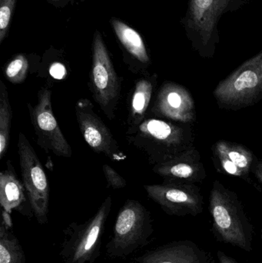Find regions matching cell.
I'll list each match as a JSON object with an SVG mask.
<instances>
[{
  "instance_id": "cell-1",
  "label": "cell",
  "mask_w": 262,
  "mask_h": 263,
  "mask_svg": "<svg viewBox=\"0 0 262 263\" xmlns=\"http://www.w3.org/2000/svg\"><path fill=\"white\" fill-rule=\"evenodd\" d=\"M126 139L146 155L152 166L195 146L191 125L155 117H146L138 127L127 129Z\"/></svg>"
},
{
  "instance_id": "cell-2",
  "label": "cell",
  "mask_w": 262,
  "mask_h": 263,
  "mask_svg": "<svg viewBox=\"0 0 262 263\" xmlns=\"http://www.w3.org/2000/svg\"><path fill=\"white\" fill-rule=\"evenodd\" d=\"M212 231L218 242L230 244L248 253L252 251L254 229L236 193L218 180L209 197Z\"/></svg>"
},
{
  "instance_id": "cell-3",
  "label": "cell",
  "mask_w": 262,
  "mask_h": 263,
  "mask_svg": "<svg viewBox=\"0 0 262 263\" xmlns=\"http://www.w3.org/2000/svg\"><path fill=\"white\" fill-rule=\"evenodd\" d=\"M245 0H189L181 20L192 49L204 59L213 58L220 42L218 23L227 12H235Z\"/></svg>"
},
{
  "instance_id": "cell-4",
  "label": "cell",
  "mask_w": 262,
  "mask_h": 263,
  "mask_svg": "<svg viewBox=\"0 0 262 263\" xmlns=\"http://www.w3.org/2000/svg\"><path fill=\"white\" fill-rule=\"evenodd\" d=\"M153 233L149 210L139 201L128 199L118 212L106 253L113 259H126L147 245Z\"/></svg>"
},
{
  "instance_id": "cell-5",
  "label": "cell",
  "mask_w": 262,
  "mask_h": 263,
  "mask_svg": "<svg viewBox=\"0 0 262 263\" xmlns=\"http://www.w3.org/2000/svg\"><path fill=\"white\" fill-rule=\"evenodd\" d=\"M213 96L219 108L228 110L258 103L262 99V50L219 82Z\"/></svg>"
},
{
  "instance_id": "cell-6",
  "label": "cell",
  "mask_w": 262,
  "mask_h": 263,
  "mask_svg": "<svg viewBox=\"0 0 262 263\" xmlns=\"http://www.w3.org/2000/svg\"><path fill=\"white\" fill-rule=\"evenodd\" d=\"M112 199L108 196L92 218L78 224L72 222L64 233L60 256L63 263H94L99 256L102 236L112 210Z\"/></svg>"
},
{
  "instance_id": "cell-7",
  "label": "cell",
  "mask_w": 262,
  "mask_h": 263,
  "mask_svg": "<svg viewBox=\"0 0 262 263\" xmlns=\"http://www.w3.org/2000/svg\"><path fill=\"white\" fill-rule=\"evenodd\" d=\"M89 85L92 97L100 109L109 120H114L121 97L122 79L115 71L104 40L98 30L95 31L92 41Z\"/></svg>"
},
{
  "instance_id": "cell-8",
  "label": "cell",
  "mask_w": 262,
  "mask_h": 263,
  "mask_svg": "<svg viewBox=\"0 0 262 263\" xmlns=\"http://www.w3.org/2000/svg\"><path fill=\"white\" fill-rule=\"evenodd\" d=\"M18 154L23 183L27 193L31 210L37 222L47 223L49 207V180L33 146L23 133L18 136Z\"/></svg>"
},
{
  "instance_id": "cell-9",
  "label": "cell",
  "mask_w": 262,
  "mask_h": 263,
  "mask_svg": "<svg viewBox=\"0 0 262 263\" xmlns=\"http://www.w3.org/2000/svg\"><path fill=\"white\" fill-rule=\"evenodd\" d=\"M31 123L36 136L37 144L47 153L58 157L70 158L72 150L58 126L52 111V91L40 88L35 105L28 103Z\"/></svg>"
},
{
  "instance_id": "cell-10",
  "label": "cell",
  "mask_w": 262,
  "mask_h": 263,
  "mask_svg": "<svg viewBox=\"0 0 262 263\" xmlns=\"http://www.w3.org/2000/svg\"><path fill=\"white\" fill-rule=\"evenodd\" d=\"M148 196L169 216H196L203 211V196L195 184L166 182L145 185Z\"/></svg>"
},
{
  "instance_id": "cell-11",
  "label": "cell",
  "mask_w": 262,
  "mask_h": 263,
  "mask_svg": "<svg viewBox=\"0 0 262 263\" xmlns=\"http://www.w3.org/2000/svg\"><path fill=\"white\" fill-rule=\"evenodd\" d=\"M147 117L191 125L196 121L195 100L185 86L164 82L155 92Z\"/></svg>"
},
{
  "instance_id": "cell-12",
  "label": "cell",
  "mask_w": 262,
  "mask_h": 263,
  "mask_svg": "<svg viewBox=\"0 0 262 263\" xmlns=\"http://www.w3.org/2000/svg\"><path fill=\"white\" fill-rule=\"evenodd\" d=\"M75 117L85 142L95 153L115 161L126 158L110 129L94 110L92 102L82 98L75 106Z\"/></svg>"
},
{
  "instance_id": "cell-13",
  "label": "cell",
  "mask_w": 262,
  "mask_h": 263,
  "mask_svg": "<svg viewBox=\"0 0 262 263\" xmlns=\"http://www.w3.org/2000/svg\"><path fill=\"white\" fill-rule=\"evenodd\" d=\"M152 171L166 182L195 184L203 182L207 176L201 155L195 146L153 165Z\"/></svg>"
},
{
  "instance_id": "cell-14",
  "label": "cell",
  "mask_w": 262,
  "mask_h": 263,
  "mask_svg": "<svg viewBox=\"0 0 262 263\" xmlns=\"http://www.w3.org/2000/svg\"><path fill=\"white\" fill-rule=\"evenodd\" d=\"M136 263H215L210 253L191 240L169 242L148 251Z\"/></svg>"
},
{
  "instance_id": "cell-15",
  "label": "cell",
  "mask_w": 262,
  "mask_h": 263,
  "mask_svg": "<svg viewBox=\"0 0 262 263\" xmlns=\"http://www.w3.org/2000/svg\"><path fill=\"white\" fill-rule=\"evenodd\" d=\"M158 75L143 73L135 82L128 103L127 129L138 127L147 117L156 92Z\"/></svg>"
},
{
  "instance_id": "cell-16",
  "label": "cell",
  "mask_w": 262,
  "mask_h": 263,
  "mask_svg": "<svg viewBox=\"0 0 262 263\" xmlns=\"http://www.w3.org/2000/svg\"><path fill=\"white\" fill-rule=\"evenodd\" d=\"M114 32L128 57L131 70L134 72H147L146 69L150 66L151 60L147 48L142 35L135 29L121 20H111Z\"/></svg>"
},
{
  "instance_id": "cell-17",
  "label": "cell",
  "mask_w": 262,
  "mask_h": 263,
  "mask_svg": "<svg viewBox=\"0 0 262 263\" xmlns=\"http://www.w3.org/2000/svg\"><path fill=\"white\" fill-rule=\"evenodd\" d=\"M26 193L24 184L18 180L10 160L8 161L6 170L0 173V204L3 211L11 214L13 210L23 213L26 203Z\"/></svg>"
},
{
  "instance_id": "cell-18",
  "label": "cell",
  "mask_w": 262,
  "mask_h": 263,
  "mask_svg": "<svg viewBox=\"0 0 262 263\" xmlns=\"http://www.w3.org/2000/svg\"><path fill=\"white\" fill-rule=\"evenodd\" d=\"M0 226V263H26L24 252L19 241L10 229L12 227L10 214L2 213Z\"/></svg>"
},
{
  "instance_id": "cell-19",
  "label": "cell",
  "mask_w": 262,
  "mask_h": 263,
  "mask_svg": "<svg viewBox=\"0 0 262 263\" xmlns=\"http://www.w3.org/2000/svg\"><path fill=\"white\" fill-rule=\"evenodd\" d=\"M212 152L220 153L226 156L234 165H236L247 178L248 182L252 184L250 173L255 162L252 152L244 145L229 141L221 140L215 142Z\"/></svg>"
},
{
  "instance_id": "cell-20",
  "label": "cell",
  "mask_w": 262,
  "mask_h": 263,
  "mask_svg": "<svg viewBox=\"0 0 262 263\" xmlns=\"http://www.w3.org/2000/svg\"><path fill=\"white\" fill-rule=\"evenodd\" d=\"M12 111L7 87L0 80V159L7 153L10 138Z\"/></svg>"
},
{
  "instance_id": "cell-21",
  "label": "cell",
  "mask_w": 262,
  "mask_h": 263,
  "mask_svg": "<svg viewBox=\"0 0 262 263\" xmlns=\"http://www.w3.org/2000/svg\"><path fill=\"white\" fill-rule=\"evenodd\" d=\"M30 68L28 57L24 54H18L6 65L3 72L9 83L21 84L27 78Z\"/></svg>"
},
{
  "instance_id": "cell-22",
  "label": "cell",
  "mask_w": 262,
  "mask_h": 263,
  "mask_svg": "<svg viewBox=\"0 0 262 263\" xmlns=\"http://www.w3.org/2000/svg\"><path fill=\"white\" fill-rule=\"evenodd\" d=\"M16 0H0V43L6 38Z\"/></svg>"
},
{
  "instance_id": "cell-23",
  "label": "cell",
  "mask_w": 262,
  "mask_h": 263,
  "mask_svg": "<svg viewBox=\"0 0 262 263\" xmlns=\"http://www.w3.org/2000/svg\"><path fill=\"white\" fill-rule=\"evenodd\" d=\"M103 171L106 182H107L108 188L120 190V189L125 188L127 185L126 179L123 176H120L110 165L104 164L103 165Z\"/></svg>"
},
{
  "instance_id": "cell-24",
  "label": "cell",
  "mask_w": 262,
  "mask_h": 263,
  "mask_svg": "<svg viewBox=\"0 0 262 263\" xmlns=\"http://www.w3.org/2000/svg\"><path fill=\"white\" fill-rule=\"evenodd\" d=\"M50 72L54 77L58 79L63 78L66 75V68L61 63H54L51 66Z\"/></svg>"
},
{
  "instance_id": "cell-25",
  "label": "cell",
  "mask_w": 262,
  "mask_h": 263,
  "mask_svg": "<svg viewBox=\"0 0 262 263\" xmlns=\"http://www.w3.org/2000/svg\"><path fill=\"white\" fill-rule=\"evenodd\" d=\"M252 173L262 184V161H255L252 168Z\"/></svg>"
},
{
  "instance_id": "cell-26",
  "label": "cell",
  "mask_w": 262,
  "mask_h": 263,
  "mask_svg": "<svg viewBox=\"0 0 262 263\" xmlns=\"http://www.w3.org/2000/svg\"><path fill=\"white\" fill-rule=\"evenodd\" d=\"M217 256H218V262L219 263H238L235 259H232V257L228 256L226 253H223V251H218Z\"/></svg>"
},
{
  "instance_id": "cell-27",
  "label": "cell",
  "mask_w": 262,
  "mask_h": 263,
  "mask_svg": "<svg viewBox=\"0 0 262 263\" xmlns=\"http://www.w3.org/2000/svg\"><path fill=\"white\" fill-rule=\"evenodd\" d=\"M47 1L48 3L53 5L54 6H56V7H59V6L63 7L69 3H74L75 2H81L83 0H47Z\"/></svg>"
},
{
  "instance_id": "cell-28",
  "label": "cell",
  "mask_w": 262,
  "mask_h": 263,
  "mask_svg": "<svg viewBox=\"0 0 262 263\" xmlns=\"http://www.w3.org/2000/svg\"><path fill=\"white\" fill-rule=\"evenodd\" d=\"M261 238H262V227H261Z\"/></svg>"
}]
</instances>
